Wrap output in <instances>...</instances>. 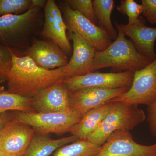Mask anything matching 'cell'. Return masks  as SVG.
<instances>
[{
    "mask_svg": "<svg viewBox=\"0 0 156 156\" xmlns=\"http://www.w3.org/2000/svg\"><path fill=\"white\" fill-rule=\"evenodd\" d=\"M13 62L8 80V92L32 98L41 90L64 80L63 67L47 70L39 67L25 55L13 53Z\"/></svg>",
    "mask_w": 156,
    "mask_h": 156,
    "instance_id": "obj_1",
    "label": "cell"
},
{
    "mask_svg": "<svg viewBox=\"0 0 156 156\" xmlns=\"http://www.w3.org/2000/svg\"><path fill=\"white\" fill-rule=\"evenodd\" d=\"M152 61L118 31V37L108 47L103 51H96L89 73L105 68H111V73L135 72Z\"/></svg>",
    "mask_w": 156,
    "mask_h": 156,
    "instance_id": "obj_2",
    "label": "cell"
},
{
    "mask_svg": "<svg viewBox=\"0 0 156 156\" xmlns=\"http://www.w3.org/2000/svg\"><path fill=\"white\" fill-rule=\"evenodd\" d=\"M114 101L113 106L98 128L87 140L101 147L113 133L120 130H130L145 121V113L137 105L122 101Z\"/></svg>",
    "mask_w": 156,
    "mask_h": 156,
    "instance_id": "obj_3",
    "label": "cell"
},
{
    "mask_svg": "<svg viewBox=\"0 0 156 156\" xmlns=\"http://www.w3.org/2000/svg\"><path fill=\"white\" fill-rule=\"evenodd\" d=\"M41 9L33 6L23 14L0 17V42L16 52V49L26 48L37 27Z\"/></svg>",
    "mask_w": 156,
    "mask_h": 156,
    "instance_id": "obj_4",
    "label": "cell"
},
{
    "mask_svg": "<svg viewBox=\"0 0 156 156\" xmlns=\"http://www.w3.org/2000/svg\"><path fill=\"white\" fill-rule=\"evenodd\" d=\"M11 119L30 126L35 134L53 133L59 135L69 132L73 126L81 119L72 111L51 113L18 111Z\"/></svg>",
    "mask_w": 156,
    "mask_h": 156,
    "instance_id": "obj_5",
    "label": "cell"
},
{
    "mask_svg": "<svg viewBox=\"0 0 156 156\" xmlns=\"http://www.w3.org/2000/svg\"><path fill=\"white\" fill-rule=\"evenodd\" d=\"M156 100V56L146 67L134 73L128 91L111 101L128 104L150 105Z\"/></svg>",
    "mask_w": 156,
    "mask_h": 156,
    "instance_id": "obj_6",
    "label": "cell"
},
{
    "mask_svg": "<svg viewBox=\"0 0 156 156\" xmlns=\"http://www.w3.org/2000/svg\"><path fill=\"white\" fill-rule=\"evenodd\" d=\"M63 17L69 33H76L88 41L97 51H102L112 44V40L99 26L78 11L73 10L66 2L62 3Z\"/></svg>",
    "mask_w": 156,
    "mask_h": 156,
    "instance_id": "obj_7",
    "label": "cell"
},
{
    "mask_svg": "<svg viewBox=\"0 0 156 156\" xmlns=\"http://www.w3.org/2000/svg\"><path fill=\"white\" fill-rule=\"evenodd\" d=\"M134 73L131 71L118 73L93 72L64 79L63 81L70 92L87 88L115 89L131 87Z\"/></svg>",
    "mask_w": 156,
    "mask_h": 156,
    "instance_id": "obj_8",
    "label": "cell"
},
{
    "mask_svg": "<svg viewBox=\"0 0 156 156\" xmlns=\"http://www.w3.org/2000/svg\"><path fill=\"white\" fill-rule=\"evenodd\" d=\"M130 87L115 89L84 88L69 92L71 110L80 119L91 110L113 100L127 92Z\"/></svg>",
    "mask_w": 156,
    "mask_h": 156,
    "instance_id": "obj_9",
    "label": "cell"
},
{
    "mask_svg": "<svg viewBox=\"0 0 156 156\" xmlns=\"http://www.w3.org/2000/svg\"><path fill=\"white\" fill-rule=\"evenodd\" d=\"M95 156H156V143L140 144L134 141L130 131L120 130L108 137Z\"/></svg>",
    "mask_w": 156,
    "mask_h": 156,
    "instance_id": "obj_10",
    "label": "cell"
},
{
    "mask_svg": "<svg viewBox=\"0 0 156 156\" xmlns=\"http://www.w3.org/2000/svg\"><path fill=\"white\" fill-rule=\"evenodd\" d=\"M34 134L30 126L11 119L0 131V151L8 156L25 155Z\"/></svg>",
    "mask_w": 156,
    "mask_h": 156,
    "instance_id": "obj_11",
    "label": "cell"
},
{
    "mask_svg": "<svg viewBox=\"0 0 156 156\" xmlns=\"http://www.w3.org/2000/svg\"><path fill=\"white\" fill-rule=\"evenodd\" d=\"M32 106L36 112L71 111L69 91L63 80L41 90L32 98Z\"/></svg>",
    "mask_w": 156,
    "mask_h": 156,
    "instance_id": "obj_12",
    "label": "cell"
},
{
    "mask_svg": "<svg viewBox=\"0 0 156 156\" xmlns=\"http://www.w3.org/2000/svg\"><path fill=\"white\" fill-rule=\"evenodd\" d=\"M44 27L41 35L56 44L66 55L72 52V48L66 35L67 27L61 11L54 0L47 1L44 8Z\"/></svg>",
    "mask_w": 156,
    "mask_h": 156,
    "instance_id": "obj_13",
    "label": "cell"
},
{
    "mask_svg": "<svg viewBox=\"0 0 156 156\" xmlns=\"http://www.w3.org/2000/svg\"><path fill=\"white\" fill-rule=\"evenodd\" d=\"M26 54L39 67L47 70L64 67L69 62L67 55L58 45L49 40L34 38Z\"/></svg>",
    "mask_w": 156,
    "mask_h": 156,
    "instance_id": "obj_14",
    "label": "cell"
},
{
    "mask_svg": "<svg viewBox=\"0 0 156 156\" xmlns=\"http://www.w3.org/2000/svg\"><path fill=\"white\" fill-rule=\"evenodd\" d=\"M73 43L71 58L63 67L64 79L83 75L89 73L96 50L88 41L77 34L69 33Z\"/></svg>",
    "mask_w": 156,
    "mask_h": 156,
    "instance_id": "obj_15",
    "label": "cell"
},
{
    "mask_svg": "<svg viewBox=\"0 0 156 156\" xmlns=\"http://www.w3.org/2000/svg\"><path fill=\"white\" fill-rule=\"evenodd\" d=\"M118 31L131 39L137 50L152 61L156 58L154 44L156 41V28L146 25V20L140 16L133 24H120L114 21Z\"/></svg>",
    "mask_w": 156,
    "mask_h": 156,
    "instance_id": "obj_16",
    "label": "cell"
},
{
    "mask_svg": "<svg viewBox=\"0 0 156 156\" xmlns=\"http://www.w3.org/2000/svg\"><path fill=\"white\" fill-rule=\"evenodd\" d=\"M110 101L87 113L71 128L69 133L79 140H86L98 128L113 106Z\"/></svg>",
    "mask_w": 156,
    "mask_h": 156,
    "instance_id": "obj_17",
    "label": "cell"
},
{
    "mask_svg": "<svg viewBox=\"0 0 156 156\" xmlns=\"http://www.w3.org/2000/svg\"><path fill=\"white\" fill-rule=\"evenodd\" d=\"M79 139L71 135L67 137L53 139L48 134H34L31 140L25 156H49L54 151Z\"/></svg>",
    "mask_w": 156,
    "mask_h": 156,
    "instance_id": "obj_18",
    "label": "cell"
},
{
    "mask_svg": "<svg viewBox=\"0 0 156 156\" xmlns=\"http://www.w3.org/2000/svg\"><path fill=\"white\" fill-rule=\"evenodd\" d=\"M93 9L99 27L104 31L112 40H115L118 32L114 27L111 20V14L114 9L113 0L92 1Z\"/></svg>",
    "mask_w": 156,
    "mask_h": 156,
    "instance_id": "obj_19",
    "label": "cell"
},
{
    "mask_svg": "<svg viewBox=\"0 0 156 156\" xmlns=\"http://www.w3.org/2000/svg\"><path fill=\"white\" fill-rule=\"evenodd\" d=\"M32 98L8 92H0V115L8 111L36 112L32 106Z\"/></svg>",
    "mask_w": 156,
    "mask_h": 156,
    "instance_id": "obj_20",
    "label": "cell"
},
{
    "mask_svg": "<svg viewBox=\"0 0 156 156\" xmlns=\"http://www.w3.org/2000/svg\"><path fill=\"white\" fill-rule=\"evenodd\" d=\"M101 147L86 140H79L59 148L53 156H95Z\"/></svg>",
    "mask_w": 156,
    "mask_h": 156,
    "instance_id": "obj_21",
    "label": "cell"
},
{
    "mask_svg": "<svg viewBox=\"0 0 156 156\" xmlns=\"http://www.w3.org/2000/svg\"><path fill=\"white\" fill-rule=\"evenodd\" d=\"M32 6V0H0V17L23 14Z\"/></svg>",
    "mask_w": 156,
    "mask_h": 156,
    "instance_id": "obj_22",
    "label": "cell"
},
{
    "mask_svg": "<svg viewBox=\"0 0 156 156\" xmlns=\"http://www.w3.org/2000/svg\"><path fill=\"white\" fill-rule=\"evenodd\" d=\"M14 52L16 53L14 50L0 42V83L8 81L12 67Z\"/></svg>",
    "mask_w": 156,
    "mask_h": 156,
    "instance_id": "obj_23",
    "label": "cell"
},
{
    "mask_svg": "<svg viewBox=\"0 0 156 156\" xmlns=\"http://www.w3.org/2000/svg\"><path fill=\"white\" fill-rule=\"evenodd\" d=\"M117 9L119 13L128 16L129 25L135 23L142 14V5L136 3L134 0H122Z\"/></svg>",
    "mask_w": 156,
    "mask_h": 156,
    "instance_id": "obj_24",
    "label": "cell"
},
{
    "mask_svg": "<svg viewBox=\"0 0 156 156\" xmlns=\"http://www.w3.org/2000/svg\"><path fill=\"white\" fill-rule=\"evenodd\" d=\"M66 2L72 9L78 11L97 25V20L94 13L92 0H67Z\"/></svg>",
    "mask_w": 156,
    "mask_h": 156,
    "instance_id": "obj_25",
    "label": "cell"
},
{
    "mask_svg": "<svg viewBox=\"0 0 156 156\" xmlns=\"http://www.w3.org/2000/svg\"><path fill=\"white\" fill-rule=\"evenodd\" d=\"M142 14L151 24H156V0H142Z\"/></svg>",
    "mask_w": 156,
    "mask_h": 156,
    "instance_id": "obj_26",
    "label": "cell"
},
{
    "mask_svg": "<svg viewBox=\"0 0 156 156\" xmlns=\"http://www.w3.org/2000/svg\"><path fill=\"white\" fill-rule=\"evenodd\" d=\"M147 121L152 135L156 136V100L147 106Z\"/></svg>",
    "mask_w": 156,
    "mask_h": 156,
    "instance_id": "obj_27",
    "label": "cell"
},
{
    "mask_svg": "<svg viewBox=\"0 0 156 156\" xmlns=\"http://www.w3.org/2000/svg\"><path fill=\"white\" fill-rule=\"evenodd\" d=\"M10 120L8 117L5 115H0V131L2 129L3 127L7 124V123Z\"/></svg>",
    "mask_w": 156,
    "mask_h": 156,
    "instance_id": "obj_28",
    "label": "cell"
},
{
    "mask_svg": "<svg viewBox=\"0 0 156 156\" xmlns=\"http://www.w3.org/2000/svg\"><path fill=\"white\" fill-rule=\"evenodd\" d=\"M33 6L41 8L45 6L47 1L44 0H32Z\"/></svg>",
    "mask_w": 156,
    "mask_h": 156,
    "instance_id": "obj_29",
    "label": "cell"
},
{
    "mask_svg": "<svg viewBox=\"0 0 156 156\" xmlns=\"http://www.w3.org/2000/svg\"><path fill=\"white\" fill-rule=\"evenodd\" d=\"M5 91V87H3V86L0 87V92H4Z\"/></svg>",
    "mask_w": 156,
    "mask_h": 156,
    "instance_id": "obj_30",
    "label": "cell"
},
{
    "mask_svg": "<svg viewBox=\"0 0 156 156\" xmlns=\"http://www.w3.org/2000/svg\"><path fill=\"white\" fill-rule=\"evenodd\" d=\"M0 156H8L0 151Z\"/></svg>",
    "mask_w": 156,
    "mask_h": 156,
    "instance_id": "obj_31",
    "label": "cell"
},
{
    "mask_svg": "<svg viewBox=\"0 0 156 156\" xmlns=\"http://www.w3.org/2000/svg\"><path fill=\"white\" fill-rule=\"evenodd\" d=\"M25 156L24 155H21V156Z\"/></svg>",
    "mask_w": 156,
    "mask_h": 156,
    "instance_id": "obj_32",
    "label": "cell"
}]
</instances>
